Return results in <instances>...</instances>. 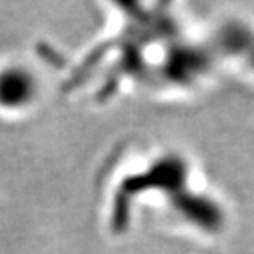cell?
<instances>
[{
    "label": "cell",
    "mask_w": 254,
    "mask_h": 254,
    "mask_svg": "<svg viewBox=\"0 0 254 254\" xmlns=\"http://www.w3.org/2000/svg\"><path fill=\"white\" fill-rule=\"evenodd\" d=\"M38 94V78L28 64L18 62L0 64V113L27 111Z\"/></svg>",
    "instance_id": "obj_1"
}]
</instances>
